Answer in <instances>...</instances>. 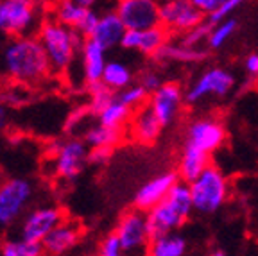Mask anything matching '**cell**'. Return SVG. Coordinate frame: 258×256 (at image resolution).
<instances>
[{
  "instance_id": "13",
  "label": "cell",
  "mask_w": 258,
  "mask_h": 256,
  "mask_svg": "<svg viewBox=\"0 0 258 256\" xmlns=\"http://www.w3.org/2000/svg\"><path fill=\"white\" fill-rule=\"evenodd\" d=\"M115 11L125 29H149L161 25L160 6L156 0H117Z\"/></svg>"
},
{
  "instance_id": "32",
  "label": "cell",
  "mask_w": 258,
  "mask_h": 256,
  "mask_svg": "<svg viewBox=\"0 0 258 256\" xmlns=\"http://www.w3.org/2000/svg\"><path fill=\"white\" fill-rule=\"evenodd\" d=\"M210 31H212V24L208 20H205L194 29H190V31L179 34V41H183L185 45H190V47H205L203 43L208 41Z\"/></svg>"
},
{
  "instance_id": "12",
  "label": "cell",
  "mask_w": 258,
  "mask_h": 256,
  "mask_svg": "<svg viewBox=\"0 0 258 256\" xmlns=\"http://www.w3.org/2000/svg\"><path fill=\"white\" fill-rule=\"evenodd\" d=\"M160 18L161 25L174 34H183L206 20V16L190 0H170L161 4Z\"/></svg>"
},
{
  "instance_id": "3",
  "label": "cell",
  "mask_w": 258,
  "mask_h": 256,
  "mask_svg": "<svg viewBox=\"0 0 258 256\" xmlns=\"http://www.w3.org/2000/svg\"><path fill=\"white\" fill-rule=\"evenodd\" d=\"M38 40L41 41L45 52H47L52 72L61 74L72 67L86 38L77 29L69 27L57 20H50L41 24L40 31H38Z\"/></svg>"
},
{
  "instance_id": "14",
  "label": "cell",
  "mask_w": 258,
  "mask_h": 256,
  "mask_svg": "<svg viewBox=\"0 0 258 256\" xmlns=\"http://www.w3.org/2000/svg\"><path fill=\"white\" fill-rule=\"evenodd\" d=\"M169 34L163 25L149 29H127L122 38L120 47L125 50H135L142 56L154 57L161 50V47L169 41Z\"/></svg>"
},
{
  "instance_id": "6",
  "label": "cell",
  "mask_w": 258,
  "mask_h": 256,
  "mask_svg": "<svg viewBox=\"0 0 258 256\" xmlns=\"http://www.w3.org/2000/svg\"><path fill=\"white\" fill-rule=\"evenodd\" d=\"M32 199L31 181L11 177L0 184V226H11L20 219Z\"/></svg>"
},
{
  "instance_id": "23",
  "label": "cell",
  "mask_w": 258,
  "mask_h": 256,
  "mask_svg": "<svg viewBox=\"0 0 258 256\" xmlns=\"http://www.w3.org/2000/svg\"><path fill=\"white\" fill-rule=\"evenodd\" d=\"M186 251H188V242L177 231L153 236L147 245V254L151 256H183Z\"/></svg>"
},
{
  "instance_id": "40",
  "label": "cell",
  "mask_w": 258,
  "mask_h": 256,
  "mask_svg": "<svg viewBox=\"0 0 258 256\" xmlns=\"http://www.w3.org/2000/svg\"><path fill=\"white\" fill-rule=\"evenodd\" d=\"M90 113V108L88 106H81V108H77V109H74L72 113H70V116H69V120H67V125H64V129L67 131H72L74 127H76V124H79L83 118H85L86 115Z\"/></svg>"
},
{
  "instance_id": "39",
  "label": "cell",
  "mask_w": 258,
  "mask_h": 256,
  "mask_svg": "<svg viewBox=\"0 0 258 256\" xmlns=\"http://www.w3.org/2000/svg\"><path fill=\"white\" fill-rule=\"evenodd\" d=\"M244 70L249 79H258V52H251L244 57Z\"/></svg>"
},
{
  "instance_id": "38",
  "label": "cell",
  "mask_w": 258,
  "mask_h": 256,
  "mask_svg": "<svg viewBox=\"0 0 258 256\" xmlns=\"http://www.w3.org/2000/svg\"><path fill=\"white\" fill-rule=\"evenodd\" d=\"M190 2H192V4L196 6L205 16H210L212 13L217 11L226 0H190Z\"/></svg>"
},
{
  "instance_id": "34",
  "label": "cell",
  "mask_w": 258,
  "mask_h": 256,
  "mask_svg": "<svg viewBox=\"0 0 258 256\" xmlns=\"http://www.w3.org/2000/svg\"><path fill=\"white\" fill-rule=\"evenodd\" d=\"M122 252H124V247H122V242L117 233L106 235L99 244V254L102 256H120Z\"/></svg>"
},
{
  "instance_id": "31",
  "label": "cell",
  "mask_w": 258,
  "mask_h": 256,
  "mask_svg": "<svg viewBox=\"0 0 258 256\" xmlns=\"http://www.w3.org/2000/svg\"><path fill=\"white\" fill-rule=\"evenodd\" d=\"M149 95L151 93L147 92L140 83L129 84L127 88H124L122 92H118V97L124 100L129 108H133V109H138V108H142V106L147 104Z\"/></svg>"
},
{
  "instance_id": "30",
  "label": "cell",
  "mask_w": 258,
  "mask_h": 256,
  "mask_svg": "<svg viewBox=\"0 0 258 256\" xmlns=\"http://www.w3.org/2000/svg\"><path fill=\"white\" fill-rule=\"evenodd\" d=\"M0 254L4 256H40L45 254L41 242H31L25 238H16V240H6L0 245Z\"/></svg>"
},
{
  "instance_id": "11",
  "label": "cell",
  "mask_w": 258,
  "mask_h": 256,
  "mask_svg": "<svg viewBox=\"0 0 258 256\" xmlns=\"http://www.w3.org/2000/svg\"><path fill=\"white\" fill-rule=\"evenodd\" d=\"M185 92L177 83H163L158 90L149 95L147 104L160 118L163 127L172 125L179 118L185 106Z\"/></svg>"
},
{
  "instance_id": "42",
  "label": "cell",
  "mask_w": 258,
  "mask_h": 256,
  "mask_svg": "<svg viewBox=\"0 0 258 256\" xmlns=\"http://www.w3.org/2000/svg\"><path fill=\"white\" fill-rule=\"evenodd\" d=\"M74 2H77V4H81V6H86V8H92L97 0H74Z\"/></svg>"
},
{
  "instance_id": "16",
  "label": "cell",
  "mask_w": 258,
  "mask_h": 256,
  "mask_svg": "<svg viewBox=\"0 0 258 256\" xmlns=\"http://www.w3.org/2000/svg\"><path fill=\"white\" fill-rule=\"evenodd\" d=\"M179 181V174L177 170H165V172L158 174L153 179H149L147 183H144L140 188L135 194L133 204L135 208L142 210V212H149L151 208H154L156 204H160L161 201L169 196L170 188Z\"/></svg>"
},
{
  "instance_id": "21",
  "label": "cell",
  "mask_w": 258,
  "mask_h": 256,
  "mask_svg": "<svg viewBox=\"0 0 258 256\" xmlns=\"http://www.w3.org/2000/svg\"><path fill=\"white\" fill-rule=\"evenodd\" d=\"M106 50L104 47L97 43L92 38H86L83 47H81V61H83V77H85L86 84L97 83L102 79V72L108 63L106 59Z\"/></svg>"
},
{
  "instance_id": "28",
  "label": "cell",
  "mask_w": 258,
  "mask_h": 256,
  "mask_svg": "<svg viewBox=\"0 0 258 256\" xmlns=\"http://www.w3.org/2000/svg\"><path fill=\"white\" fill-rule=\"evenodd\" d=\"M238 29V22L235 20L233 16L231 18H226L217 24H212V31L208 34V41H206V47L210 50H219V48L224 47L231 38L235 36V32Z\"/></svg>"
},
{
  "instance_id": "4",
  "label": "cell",
  "mask_w": 258,
  "mask_h": 256,
  "mask_svg": "<svg viewBox=\"0 0 258 256\" xmlns=\"http://www.w3.org/2000/svg\"><path fill=\"white\" fill-rule=\"evenodd\" d=\"M194 212L201 215H214L230 197V183L221 168L210 163L196 179L190 181Z\"/></svg>"
},
{
  "instance_id": "8",
  "label": "cell",
  "mask_w": 258,
  "mask_h": 256,
  "mask_svg": "<svg viewBox=\"0 0 258 256\" xmlns=\"http://www.w3.org/2000/svg\"><path fill=\"white\" fill-rule=\"evenodd\" d=\"M115 233L120 238L124 252H147V245L151 242L147 212L138 208L125 212L118 220Z\"/></svg>"
},
{
  "instance_id": "17",
  "label": "cell",
  "mask_w": 258,
  "mask_h": 256,
  "mask_svg": "<svg viewBox=\"0 0 258 256\" xmlns=\"http://www.w3.org/2000/svg\"><path fill=\"white\" fill-rule=\"evenodd\" d=\"M163 131V124L160 122L149 104L135 109L131 120H129V136L135 142L144 145H153L158 142Z\"/></svg>"
},
{
  "instance_id": "27",
  "label": "cell",
  "mask_w": 258,
  "mask_h": 256,
  "mask_svg": "<svg viewBox=\"0 0 258 256\" xmlns=\"http://www.w3.org/2000/svg\"><path fill=\"white\" fill-rule=\"evenodd\" d=\"M90 8L86 6H81L74 0H57L56 8H54V15H56V20L61 24L69 25V27L77 29L83 22V18L86 16Z\"/></svg>"
},
{
  "instance_id": "10",
  "label": "cell",
  "mask_w": 258,
  "mask_h": 256,
  "mask_svg": "<svg viewBox=\"0 0 258 256\" xmlns=\"http://www.w3.org/2000/svg\"><path fill=\"white\" fill-rule=\"evenodd\" d=\"M90 147L85 140L70 138L67 142H61L59 149L54 154V172L59 179L74 181L83 172L85 165L88 163Z\"/></svg>"
},
{
  "instance_id": "1",
  "label": "cell",
  "mask_w": 258,
  "mask_h": 256,
  "mask_svg": "<svg viewBox=\"0 0 258 256\" xmlns=\"http://www.w3.org/2000/svg\"><path fill=\"white\" fill-rule=\"evenodd\" d=\"M4 67L13 79L24 84L40 83L52 72L41 41L31 36H16L6 45Z\"/></svg>"
},
{
  "instance_id": "41",
  "label": "cell",
  "mask_w": 258,
  "mask_h": 256,
  "mask_svg": "<svg viewBox=\"0 0 258 256\" xmlns=\"http://www.w3.org/2000/svg\"><path fill=\"white\" fill-rule=\"evenodd\" d=\"M6 124H8V109L0 104V129H4Z\"/></svg>"
},
{
  "instance_id": "22",
  "label": "cell",
  "mask_w": 258,
  "mask_h": 256,
  "mask_svg": "<svg viewBox=\"0 0 258 256\" xmlns=\"http://www.w3.org/2000/svg\"><path fill=\"white\" fill-rule=\"evenodd\" d=\"M208 165H210L208 152L201 151V149L196 147V145L186 144L185 142L181 156H179V161H177V174H179V179L190 183V181L196 179Z\"/></svg>"
},
{
  "instance_id": "36",
  "label": "cell",
  "mask_w": 258,
  "mask_h": 256,
  "mask_svg": "<svg viewBox=\"0 0 258 256\" xmlns=\"http://www.w3.org/2000/svg\"><path fill=\"white\" fill-rule=\"evenodd\" d=\"M113 156L111 147H90L88 152V163L90 165H106L109 158Z\"/></svg>"
},
{
  "instance_id": "25",
  "label": "cell",
  "mask_w": 258,
  "mask_h": 256,
  "mask_svg": "<svg viewBox=\"0 0 258 256\" xmlns=\"http://www.w3.org/2000/svg\"><path fill=\"white\" fill-rule=\"evenodd\" d=\"M133 108H129L127 104H125L124 100L117 97L109 102L108 106H106L104 109H102L99 115H97V120L101 122V124L104 125H111V127H122L124 129L125 125L129 124V120H131V116H133Z\"/></svg>"
},
{
  "instance_id": "18",
  "label": "cell",
  "mask_w": 258,
  "mask_h": 256,
  "mask_svg": "<svg viewBox=\"0 0 258 256\" xmlns=\"http://www.w3.org/2000/svg\"><path fill=\"white\" fill-rule=\"evenodd\" d=\"M81 240V226L74 220H63L41 240L43 252L50 256H61L70 252Z\"/></svg>"
},
{
  "instance_id": "26",
  "label": "cell",
  "mask_w": 258,
  "mask_h": 256,
  "mask_svg": "<svg viewBox=\"0 0 258 256\" xmlns=\"http://www.w3.org/2000/svg\"><path fill=\"white\" fill-rule=\"evenodd\" d=\"M102 83L113 90V92H122L127 88L129 84H133V72L127 65L120 61H108L102 72Z\"/></svg>"
},
{
  "instance_id": "33",
  "label": "cell",
  "mask_w": 258,
  "mask_h": 256,
  "mask_svg": "<svg viewBox=\"0 0 258 256\" xmlns=\"http://www.w3.org/2000/svg\"><path fill=\"white\" fill-rule=\"evenodd\" d=\"M242 4H244V0H226L217 11L212 13L210 16H206V20H208L210 24H217V22H222V20H226V18H231Z\"/></svg>"
},
{
  "instance_id": "19",
  "label": "cell",
  "mask_w": 258,
  "mask_h": 256,
  "mask_svg": "<svg viewBox=\"0 0 258 256\" xmlns=\"http://www.w3.org/2000/svg\"><path fill=\"white\" fill-rule=\"evenodd\" d=\"M125 31H127V29H125L124 22H122V18L118 16V13L108 11L99 16V24H97L95 31L92 32L90 38L95 40L101 47H104L106 50H111V48H115V47H120Z\"/></svg>"
},
{
  "instance_id": "7",
  "label": "cell",
  "mask_w": 258,
  "mask_h": 256,
  "mask_svg": "<svg viewBox=\"0 0 258 256\" xmlns=\"http://www.w3.org/2000/svg\"><path fill=\"white\" fill-rule=\"evenodd\" d=\"M36 24L34 0H0V32L25 36Z\"/></svg>"
},
{
  "instance_id": "15",
  "label": "cell",
  "mask_w": 258,
  "mask_h": 256,
  "mask_svg": "<svg viewBox=\"0 0 258 256\" xmlns=\"http://www.w3.org/2000/svg\"><path fill=\"white\" fill-rule=\"evenodd\" d=\"M63 220L64 212L57 206H43L32 210L22 222L20 236L31 242H41Z\"/></svg>"
},
{
  "instance_id": "5",
  "label": "cell",
  "mask_w": 258,
  "mask_h": 256,
  "mask_svg": "<svg viewBox=\"0 0 258 256\" xmlns=\"http://www.w3.org/2000/svg\"><path fill=\"white\" fill-rule=\"evenodd\" d=\"M235 88V76L222 67H210L201 72L185 92L186 104L196 106L206 99H224Z\"/></svg>"
},
{
  "instance_id": "20",
  "label": "cell",
  "mask_w": 258,
  "mask_h": 256,
  "mask_svg": "<svg viewBox=\"0 0 258 256\" xmlns=\"http://www.w3.org/2000/svg\"><path fill=\"white\" fill-rule=\"evenodd\" d=\"M208 47H190L177 38L176 41H167L160 52L154 56V59L158 63H169V61L170 63H201L208 57Z\"/></svg>"
},
{
  "instance_id": "9",
  "label": "cell",
  "mask_w": 258,
  "mask_h": 256,
  "mask_svg": "<svg viewBox=\"0 0 258 256\" xmlns=\"http://www.w3.org/2000/svg\"><path fill=\"white\" fill-rule=\"evenodd\" d=\"M228 131L217 116H199L186 125V144L196 145L201 151L208 152L210 156L224 145Z\"/></svg>"
},
{
  "instance_id": "37",
  "label": "cell",
  "mask_w": 258,
  "mask_h": 256,
  "mask_svg": "<svg viewBox=\"0 0 258 256\" xmlns=\"http://www.w3.org/2000/svg\"><path fill=\"white\" fill-rule=\"evenodd\" d=\"M99 16H101L99 13L93 11V9L90 8L88 13H86V16L83 18V22H81V25L77 27V31H79L85 38H90L92 36V32L95 31L97 24H99Z\"/></svg>"
},
{
  "instance_id": "35",
  "label": "cell",
  "mask_w": 258,
  "mask_h": 256,
  "mask_svg": "<svg viewBox=\"0 0 258 256\" xmlns=\"http://www.w3.org/2000/svg\"><path fill=\"white\" fill-rule=\"evenodd\" d=\"M138 83H140L149 93H153L154 90L160 88L165 81L161 79V76H160L158 70H154V68H147V70H144V72L138 76Z\"/></svg>"
},
{
  "instance_id": "24",
  "label": "cell",
  "mask_w": 258,
  "mask_h": 256,
  "mask_svg": "<svg viewBox=\"0 0 258 256\" xmlns=\"http://www.w3.org/2000/svg\"><path fill=\"white\" fill-rule=\"evenodd\" d=\"M124 129L122 127H111V125L95 124L85 131L83 140L86 142L88 147H111L115 149L122 140H124Z\"/></svg>"
},
{
  "instance_id": "2",
  "label": "cell",
  "mask_w": 258,
  "mask_h": 256,
  "mask_svg": "<svg viewBox=\"0 0 258 256\" xmlns=\"http://www.w3.org/2000/svg\"><path fill=\"white\" fill-rule=\"evenodd\" d=\"M192 213L194 203L192 194H190V184L179 179L170 188L169 196L147 212L151 238L169 231H177L185 226V222L190 219Z\"/></svg>"
},
{
  "instance_id": "43",
  "label": "cell",
  "mask_w": 258,
  "mask_h": 256,
  "mask_svg": "<svg viewBox=\"0 0 258 256\" xmlns=\"http://www.w3.org/2000/svg\"><path fill=\"white\" fill-rule=\"evenodd\" d=\"M158 2V6H161V4H167V2H170V0H156Z\"/></svg>"
},
{
  "instance_id": "29",
  "label": "cell",
  "mask_w": 258,
  "mask_h": 256,
  "mask_svg": "<svg viewBox=\"0 0 258 256\" xmlns=\"http://www.w3.org/2000/svg\"><path fill=\"white\" fill-rule=\"evenodd\" d=\"M86 88H88V93H90V104H88L90 113L95 116L117 97V92H113V90L109 88V86H106L102 81L86 84Z\"/></svg>"
}]
</instances>
